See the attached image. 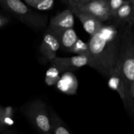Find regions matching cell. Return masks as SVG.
<instances>
[{
    "label": "cell",
    "mask_w": 134,
    "mask_h": 134,
    "mask_svg": "<svg viewBox=\"0 0 134 134\" xmlns=\"http://www.w3.org/2000/svg\"><path fill=\"white\" fill-rule=\"evenodd\" d=\"M74 24V14L70 9L67 8L61 13L51 17L48 26L46 27V31L54 35L63 30L73 27Z\"/></svg>",
    "instance_id": "cell-6"
},
{
    "label": "cell",
    "mask_w": 134,
    "mask_h": 134,
    "mask_svg": "<svg viewBox=\"0 0 134 134\" xmlns=\"http://www.w3.org/2000/svg\"><path fill=\"white\" fill-rule=\"evenodd\" d=\"M19 110L38 132L51 133L49 109L44 101L35 99L21 105Z\"/></svg>",
    "instance_id": "cell-4"
},
{
    "label": "cell",
    "mask_w": 134,
    "mask_h": 134,
    "mask_svg": "<svg viewBox=\"0 0 134 134\" xmlns=\"http://www.w3.org/2000/svg\"><path fill=\"white\" fill-rule=\"evenodd\" d=\"M99 1V0H79V1L77 2V5H82V4L86 3L88 2H90V1Z\"/></svg>",
    "instance_id": "cell-24"
},
{
    "label": "cell",
    "mask_w": 134,
    "mask_h": 134,
    "mask_svg": "<svg viewBox=\"0 0 134 134\" xmlns=\"http://www.w3.org/2000/svg\"><path fill=\"white\" fill-rule=\"evenodd\" d=\"M112 17L115 16L118 9L126 1V0H107Z\"/></svg>",
    "instance_id": "cell-18"
},
{
    "label": "cell",
    "mask_w": 134,
    "mask_h": 134,
    "mask_svg": "<svg viewBox=\"0 0 134 134\" xmlns=\"http://www.w3.org/2000/svg\"><path fill=\"white\" fill-rule=\"evenodd\" d=\"M125 25L112 18L108 23L103 22L102 27L88 41L90 55L88 65L105 78H108L116 67Z\"/></svg>",
    "instance_id": "cell-1"
},
{
    "label": "cell",
    "mask_w": 134,
    "mask_h": 134,
    "mask_svg": "<svg viewBox=\"0 0 134 134\" xmlns=\"http://www.w3.org/2000/svg\"><path fill=\"white\" fill-rule=\"evenodd\" d=\"M79 10L88 13L102 22L109 21L113 18L107 0H99L88 2L82 5H77Z\"/></svg>",
    "instance_id": "cell-5"
},
{
    "label": "cell",
    "mask_w": 134,
    "mask_h": 134,
    "mask_svg": "<svg viewBox=\"0 0 134 134\" xmlns=\"http://www.w3.org/2000/svg\"><path fill=\"white\" fill-rule=\"evenodd\" d=\"M3 115V107L0 106V116Z\"/></svg>",
    "instance_id": "cell-26"
},
{
    "label": "cell",
    "mask_w": 134,
    "mask_h": 134,
    "mask_svg": "<svg viewBox=\"0 0 134 134\" xmlns=\"http://www.w3.org/2000/svg\"><path fill=\"white\" fill-rule=\"evenodd\" d=\"M60 72L56 67L51 65V68L47 69L44 77V82L48 86H55L60 79Z\"/></svg>",
    "instance_id": "cell-16"
},
{
    "label": "cell",
    "mask_w": 134,
    "mask_h": 134,
    "mask_svg": "<svg viewBox=\"0 0 134 134\" xmlns=\"http://www.w3.org/2000/svg\"><path fill=\"white\" fill-rule=\"evenodd\" d=\"M72 12L74 16L78 18L83 26L84 30L90 36L94 35L103 26V22L88 13L80 11L77 8L72 10Z\"/></svg>",
    "instance_id": "cell-9"
},
{
    "label": "cell",
    "mask_w": 134,
    "mask_h": 134,
    "mask_svg": "<svg viewBox=\"0 0 134 134\" xmlns=\"http://www.w3.org/2000/svg\"><path fill=\"white\" fill-rule=\"evenodd\" d=\"M0 6L8 13L34 30L47 27L48 15L30 9L21 0H0Z\"/></svg>",
    "instance_id": "cell-3"
},
{
    "label": "cell",
    "mask_w": 134,
    "mask_h": 134,
    "mask_svg": "<svg viewBox=\"0 0 134 134\" xmlns=\"http://www.w3.org/2000/svg\"><path fill=\"white\" fill-rule=\"evenodd\" d=\"M126 1H129V2H130V3H133V4H134V0H126Z\"/></svg>",
    "instance_id": "cell-27"
},
{
    "label": "cell",
    "mask_w": 134,
    "mask_h": 134,
    "mask_svg": "<svg viewBox=\"0 0 134 134\" xmlns=\"http://www.w3.org/2000/svg\"><path fill=\"white\" fill-rule=\"evenodd\" d=\"M134 22L125 25L120 38L119 54L116 62L125 85L127 112L134 114Z\"/></svg>",
    "instance_id": "cell-2"
},
{
    "label": "cell",
    "mask_w": 134,
    "mask_h": 134,
    "mask_svg": "<svg viewBox=\"0 0 134 134\" xmlns=\"http://www.w3.org/2000/svg\"><path fill=\"white\" fill-rule=\"evenodd\" d=\"M54 4V0H39L33 8L40 11H46L52 9Z\"/></svg>",
    "instance_id": "cell-17"
},
{
    "label": "cell",
    "mask_w": 134,
    "mask_h": 134,
    "mask_svg": "<svg viewBox=\"0 0 134 134\" xmlns=\"http://www.w3.org/2000/svg\"><path fill=\"white\" fill-rule=\"evenodd\" d=\"M60 48V43L57 38L51 33L46 31L39 47V51L42 56L50 62L57 56V52Z\"/></svg>",
    "instance_id": "cell-8"
},
{
    "label": "cell",
    "mask_w": 134,
    "mask_h": 134,
    "mask_svg": "<svg viewBox=\"0 0 134 134\" xmlns=\"http://www.w3.org/2000/svg\"><path fill=\"white\" fill-rule=\"evenodd\" d=\"M51 65L56 67L60 73L73 71L88 65L89 59L86 56L76 55L71 57H55L49 62Z\"/></svg>",
    "instance_id": "cell-7"
},
{
    "label": "cell",
    "mask_w": 134,
    "mask_h": 134,
    "mask_svg": "<svg viewBox=\"0 0 134 134\" xmlns=\"http://www.w3.org/2000/svg\"><path fill=\"white\" fill-rule=\"evenodd\" d=\"M108 86L111 90L116 91L120 96L124 109L127 111L126 92L124 81L119 72V69L115 67L112 73L108 77Z\"/></svg>",
    "instance_id": "cell-11"
},
{
    "label": "cell",
    "mask_w": 134,
    "mask_h": 134,
    "mask_svg": "<svg viewBox=\"0 0 134 134\" xmlns=\"http://www.w3.org/2000/svg\"><path fill=\"white\" fill-rule=\"evenodd\" d=\"M68 52L75 54L76 55H81V56H86L88 58H90V49H89L88 44L83 41L81 40L78 37L75 43L71 47Z\"/></svg>",
    "instance_id": "cell-15"
},
{
    "label": "cell",
    "mask_w": 134,
    "mask_h": 134,
    "mask_svg": "<svg viewBox=\"0 0 134 134\" xmlns=\"http://www.w3.org/2000/svg\"><path fill=\"white\" fill-rule=\"evenodd\" d=\"M48 109L51 132L54 134H71V132L67 128L62 119L53 110Z\"/></svg>",
    "instance_id": "cell-14"
},
{
    "label": "cell",
    "mask_w": 134,
    "mask_h": 134,
    "mask_svg": "<svg viewBox=\"0 0 134 134\" xmlns=\"http://www.w3.org/2000/svg\"><path fill=\"white\" fill-rule=\"evenodd\" d=\"M7 127L4 126L3 125H2V124L0 123V132H5V130H7Z\"/></svg>",
    "instance_id": "cell-25"
},
{
    "label": "cell",
    "mask_w": 134,
    "mask_h": 134,
    "mask_svg": "<svg viewBox=\"0 0 134 134\" xmlns=\"http://www.w3.org/2000/svg\"><path fill=\"white\" fill-rule=\"evenodd\" d=\"M74 1H75V3L76 5H77V2L79 1V0H74Z\"/></svg>",
    "instance_id": "cell-28"
},
{
    "label": "cell",
    "mask_w": 134,
    "mask_h": 134,
    "mask_svg": "<svg viewBox=\"0 0 134 134\" xmlns=\"http://www.w3.org/2000/svg\"><path fill=\"white\" fill-rule=\"evenodd\" d=\"M10 22V18L7 16L0 14V29L7 25Z\"/></svg>",
    "instance_id": "cell-20"
},
{
    "label": "cell",
    "mask_w": 134,
    "mask_h": 134,
    "mask_svg": "<svg viewBox=\"0 0 134 134\" xmlns=\"http://www.w3.org/2000/svg\"><path fill=\"white\" fill-rule=\"evenodd\" d=\"M38 1H39V0H24L25 3H26L27 5L31 7H33V6H34Z\"/></svg>",
    "instance_id": "cell-23"
},
{
    "label": "cell",
    "mask_w": 134,
    "mask_h": 134,
    "mask_svg": "<svg viewBox=\"0 0 134 134\" xmlns=\"http://www.w3.org/2000/svg\"><path fill=\"white\" fill-rule=\"evenodd\" d=\"M64 4H65L67 7L70 9L71 10H73L76 8V4L74 0H61Z\"/></svg>",
    "instance_id": "cell-22"
},
{
    "label": "cell",
    "mask_w": 134,
    "mask_h": 134,
    "mask_svg": "<svg viewBox=\"0 0 134 134\" xmlns=\"http://www.w3.org/2000/svg\"><path fill=\"white\" fill-rule=\"evenodd\" d=\"M58 90L67 95H75L78 89V81L71 71L64 72L56 84Z\"/></svg>",
    "instance_id": "cell-10"
},
{
    "label": "cell",
    "mask_w": 134,
    "mask_h": 134,
    "mask_svg": "<svg viewBox=\"0 0 134 134\" xmlns=\"http://www.w3.org/2000/svg\"><path fill=\"white\" fill-rule=\"evenodd\" d=\"M133 8L134 4L126 1L119 7L113 19L122 24H126L130 22H134Z\"/></svg>",
    "instance_id": "cell-12"
},
{
    "label": "cell",
    "mask_w": 134,
    "mask_h": 134,
    "mask_svg": "<svg viewBox=\"0 0 134 134\" xmlns=\"http://www.w3.org/2000/svg\"><path fill=\"white\" fill-rule=\"evenodd\" d=\"M0 123L5 127L12 126L14 125V121L13 117L11 116H6V115H2L0 116Z\"/></svg>",
    "instance_id": "cell-19"
},
{
    "label": "cell",
    "mask_w": 134,
    "mask_h": 134,
    "mask_svg": "<svg viewBox=\"0 0 134 134\" xmlns=\"http://www.w3.org/2000/svg\"><path fill=\"white\" fill-rule=\"evenodd\" d=\"M54 36L58 40L60 48L67 52L69 51L79 37L73 27L63 30L54 35Z\"/></svg>",
    "instance_id": "cell-13"
},
{
    "label": "cell",
    "mask_w": 134,
    "mask_h": 134,
    "mask_svg": "<svg viewBox=\"0 0 134 134\" xmlns=\"http://www.w3.org/2000/svg\"><path fill=\"white\" fill-rule=\"evenodd\" d=\"M6 116H11L14 117V108L11 106H7V107H3V115Z\"/></svg>",
    "instance_id": "cell-21"
}]
</instances>
